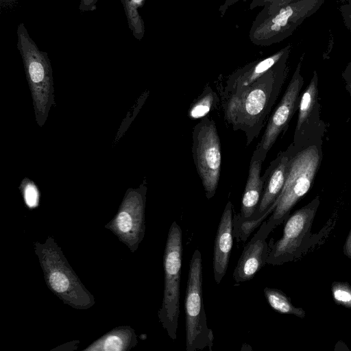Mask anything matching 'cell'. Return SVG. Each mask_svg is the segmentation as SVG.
Wrapping results in <instances>:
<instances>
[{"instance_id":"cell-1","label":"cell","mask_w":351,"mask_h":351,"mask_svg":"<svg viewBox=\"0 0 351 351\" xmlns=\"http://www.w3.org/2000/svg\"><path fill=\"white\" fill-rule=\"evenodd\" d=\"M285 55L271 69L250 85L222 93L224 118L233 130H241L249 145L265 126L288 73Z\"/></svg>"},{"instance_id":"cell-2","label":"cell","mask_w":351,"mask_h":351,"mask_svg":"<svg viewBox=\"0 0 351 351\" xmlns=\"http://www.w3.org/2000/svg\"><path fill=\"white\" fill-rule=\"evenodd\" d=\"M323 138L292 142L287 148L289 158L285 184L276 207L265 221L271 231L285 221L292 208L312 187L323 159Z\"/></svg>"},{"instance_id":"cell-3","label":"cell","mask_w":351,"mask_h":351,"mask_svg":"<svg viewBox=\"0 0 351 351\" xmlns=\"http://www.w3.org/2000/svg\"><path fill=\"white\" fill-rule=\"evenodd\" d=\"M17 47L22 58L31 91L35 118L43 127L50 109L55 105L52 68L45 51L40 50L23 23L16 29Z\"/></svg>"},{"instance_id":"cell-4","label":"cell","mask_w":351,"mask_h":351,"mask_svg":"<svg viewBox=\"0 0 351 351\" xmlns=\"http://www.w3.org/2000/svg\"><path fill=\"white\" fill-rule=\"evenodd\" d=\"M326 0H289L271 12L261 11L249 32L257 46L278 43L293 34L303 21L315 13Z\"/></svg>"},{"instance_id":"cell-5","label":"cell","mask_w":351,"mask_h":351,"mask_svg":"<svg viewBox=\"0 0 351 351\" xmlns=\"http://www.w3.org/2000/svg\"><path fill=\"white\" fill-rule=\"evenodd\" d=\"M319 204V196L317 195L285 220L282 237L275 243H273L274 239L270 240L267 264L280 265L298 260L321 239L326 232V228L318 234L311 233Z\"/></svg>"},{"instance_id":"cell-6","label":"cell","mask_w":351,"mask_h":351,"mask_svg":"<svg viewBox=\"0 0 351 351\" xmlns=\"http://www.w3.org/2000/svg\"><path fill=\"white\" fill-rule=\"evenodd\" d=\"M36 248L50 289L74 308H89L94 303L92 295L73 273L53 240L49 238L45 244L37 243Z\"/></svg>"},{"instance_id":"cell-7","label":"cell","mask_w":351,"mask_h":351,"mask_svg":"<svg viewBox=\"0 0 351 351\" xmlns=\"http://www.w3.org/2000/svg\"><path fill=\"white\" fill-rule=\"evenodd\" d=\"M182 232L173 221L169 230L163 256L165 284L158 317L169 337L176 340L180 315V282L182 260Z\"/></svg>"},{"instance_id":"cell-8","label":"cell","mask_w":351,"mask_h":351,"mask_svg":"<svg viewBox=\"0 0 351 351\" xmlns=\"http://www.w3.org/2000/svg\"><path fill=\"white\" fill-rule=\"evenodd\" d=\"M186 350L212 351L214 336L208 328L202 297V263L199 250L192 255L184 300Z\"/></svg>"},{"instance_id":"cell-9","label":"cell","mask_w":351,"mask_h":351,"mask_svg":"<svg viewBox=\"0 0 351 351\" xmlns=\"http://www.w3.org/2000/svg\"><path fill=\"white\" fill-rule=\"evenodd\" d=\"M192 155L206 197L215 194L221 167L220 139L215 122L207 117L200 119L193 130Z\"/></svg>"},{"instance_id":"cell-10","label":"cell","mask_w":351,"mask_h":351,"mask_svg":"<svg viewBox=\"0 0 351 351\" xmlns=\"http://www.w3.org/2000/svg\"><path fill=\"white\" fill-rule=\"evenodd\" d=\"M302 60V57L282 97L269 117L265 132L254 151L263 160L280 134L288 129L290 121L298 110L300 93L304 85V77L301 74Z\"/></svg>"},{"instance_id":"cell-11","label":"cell","mask_w":351,"mask_h":351,"mask_svg":"<svg viewBox=\"0 0 351 351\" xmlns=\"http://www.w3.org/2000/svg\"><path fill=\"white\" fill-rule=\"evenodd\" d=\"M147 186L129 189L114 219L113 230L135 250L145 234V207Z\"/></svg>"},{"instance_id":"cell-12","label":"cell","mask_w":351,"mask_h":351,"mask_svg":"<svg viewBox=\"0 0 351 351\" xmlns=\"http://www.w3.org/2000/svg\"><path fill=\"white\" fill-rule=\"evenodd\" d=\"M298 119L293 142L304 143L313 138L324 136L325 123L320 117L319 101L318 74L313 71V77L300 95Z\"/></svg>"},{"instance_id":"cell-13","label":"cell","mask_w":351,"mask_h":351,"mask_svg":"<svg viewBox=\"0 0 351 351\" xmlns=\"http://www.w3.org/2000/svg\"><path fill=\"white\" fill-rule=\"evenodd\" d=\"M271 232L266 221H263L259 230L244 246L233 272L236 282L250 280L267 263L270 250L267 238Z\"/></svg>"},{"instance_id":"cell-14","label":"cell","mask_w":351,"mask_h":351,"mask_svg":"<svg viewBox=\"0 0 351 351\" xmlns=\"http://www.w3.org/2000/svg\"><path fill=\"white\" fill-rule=\"evenodd\" d=\"M232 219L233 206L228 201L222 213L214 243L213 267L217 284L221 282L228 269L234 238Z\"/></svg>"},{"instance_id":"cell-15","label":"cell","mask_w":351,"mask_h":351,"mask_svg":"<svg viewBox=\"0 0 351 351\" xmlns=\"http://www.w3.org/2000/svg\"><path fill=\"white\" fill-rule=\"evenodd\" d=\"M291 49V45H288L267 58L253 61L238 69L228 77L223 93H230L250 85L271 69L285 55L290 53Z\"/></svg>"},{"instance_id":"cell-16","label":"cell","mask_w":351,"mask_h":351,"mask_svg":"<svg viewBox=\"0 0 351 351\" xmlns=\"http://www.w3.org/2000/svg\"><path fill=\"white\" fill-rule=\"evenodd\" d=\"M264 162L255 152L251 157L248 176L242 196L241 210L233 215L234 218L243 220L249 218L256 209L262 196L265 180L270 171L267 167L263 176H261L262 164Z\"/></svg>"},{"instance_id":"cell-17","label":"cell","mask_w":351,"mask_h":351,"mask_svg":"<svg viewBox=\"0 0 351 351\" xmlns=\"http://www.w3.org/2000/svg\"><path fill=\"white\" fill-rule=\"evenodd\" d=\"M136 343V339L133 330L130 328H121L106 334L86 350L122 351L130 348Z\"/></svg>"},{"instance_id":"cell-18","label":"cell","mask_w":351,"mask_h":351,"mask_svg":"<svg viewBox=\"0 0 351 351\" xmlns=\"http://www.w3.org/2000/svg\"><path fill=\"white\" fill-rule=\"evenodd\" d=\"M265 297L270 306L281 314L293 315L300 318H304L305 311L300 307L295 306L290 298L278 289L265 287Z\"/></svg>"},{"instance_id":"cell-19","label":"cell","mask_w":351,"mask_h":351,"mask_svg":"<svg viewBox=\"0 0 351 351\" xmlns=\"http://www.w3.org/2000/svg\"><path fill=\"white\" fill-rule=\"evenodd\" d=\"M219 98L217 93L206 86L200 95L191 104L188 117L191 120L202 119L217 108Z\"/></svg>"},{"instance_id":"cell-20","label":"cell","mask_w":351,"mask_h":351,"mask_svg":"<svg viewBox=\"0 0 351 351\" xmlns=\"http://www.w3.org/2000/svg\"><path fill=\"white\" fill-rule=\"evenodd\" d=\"M145 0H121L123 5L128 27L133 36L141 40L145 35V28L139 9L144 5Z\"/></svg>"},{"instance_id":"cell-21","label":"cell","mask_w":351,"mask_h":351,"mask_svg":"<svg viewBox=\"0 0 351 351\" xmlns=\"http://www.w3.org/2000/svg\"><path fill=\"white\" fill-rule=\"evenodd\" d=\"M331 294L334 302L345 308H351V285L346 282H333Z\"/></svg>"},{"instance_id":"cell-22","label":"cell","mask_w":351,"mask_h":351,"mask_svg":"<svg viewBox=\"0 0 351 351\" xmlns=\"http://www.w3.org/2000/svg\"><path fill=\"white\" fill-rule=\"evenodd\" d=\"M20 188L27 206L29 208L36 207L39 202V193L34 183L28 178H25Z\"/></svg>"},{"instance_id":"cell-23","label":"cell","mask_w":351,"mask_h":351,"mask_svg":"<svg viewBox=\"0 0 351 351\" xmlns=\"http://www.w3.org/2000/svg\"><path fill=\"white\" fill-rule=\"evenodd\" d=\"M289 0H252L250 4V9L253 10L257 7L263 6L261 11L269 12Z\"/></svg>"},{"instance_id":"cell-24","label":"cell","mask_w":351,"mask_h":351,"mask_svg":"<svg viewBox=\"0 0 351 351\" xmlns=\"http://www.w3.org/2000/svg\"><path fill=\"white\" fill-rule=\"evenodd\" d=\"M346 27L351 32V0H335Z\"/></svg>"},{"instance_id":"cell-25","label":"cell","mask_w":351,"mask_h":351,"mask_svg":"<svg viewBox=\"0 0 351 351\" xmlns=\"http://www.w3.org/2000/svg\"><path fill=\"white\" fill-rule=\"evenodd\" d=\"M99 0H80L79 10L82 12H92L97 9V3Z\"/></svg>"},{"instance_id":"cell-26","label":"cell","mask_w":351,"mask_h":351,"mask_svg":"<svg viewBox=\"0 0 351 351\" xmlns=\"http://www.w3.org/2000/svg\"><path fill=\"white\" fill-rule=\"evenodd\" d=\"M241 0H226L223 4H221L219 8V12H220L221 17H223L224 14H226L227 10L234 4H235L237 2ZM243 1L245 2L247 0H242Z\"/></svg>"},{"instance_id":"cell-27","label":"cell","mask_w":351,"mask_h":351,"mask_svg":"<svg viewBox=\"0 0 351 351\" xmlns=\"http://www.w3.org/2000/svg\"><path fill=\"white\" fill-rule=\"evenodd\" d=\"M343 254L349 259L351 260V229L348 234L346 239L345 243L343 247Z\"/></svg>"},{"instance_id":"cell-28","label":"cell","mask_w":351,"mask_h":351,"mask_svg":"<svg viewBox=\"0 0 351 351\" xmlns=\"http://www.w3.org/2000/svg\"><path fill=\"white\" fill-rule=\"evenodd\" d=\"M349 93H350V101H351V91H350V92H349ZM350 102H351V101H350Z\"/></svg>"}]
</instances>
